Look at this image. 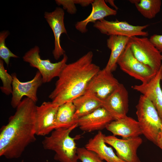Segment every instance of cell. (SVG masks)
<instances>
[{"mask_svg":"<svg viewBox=\"0 0 162 162\" xmlns=\"http://www.w3.org/2000/svg\"><path fill=\"white\" fill-rule=\"evenodd\" d=\"M134 57L157 72L162 65V55L146 37L129 38L127 44Z\"/></svg>","mask_w":162,"mask_h":162,"instance_id":"5","label":"cell"},{"mask_svg":"<svg viewBox=\"0 0 162 162\" xmlns=\"http://www.w3.org/2000/svg\"><path fill=\"white\" fill-rule=\"evenodd\" d=\"M40 52L39 47L36 46L25 53L22 57L23 60L29 63L31 67L38 69L44 83L49 82L55 77H58L67 64L68 57L65 53L60 61L53 63L49 59L41 58Z\"/></svg>","mask_w":162,"mask_h":162,"instance_id":"6","label":"cell"},{"mask_svg":"<svg viewBox=\"0 0 162 162\" xmlns=\"http://www.w3.org/2000/svg\"><path fill=\"white\" fill-rule=\"evenodd\" d=\"M104 140L115 149L117 156L125 162H141L137 154V149L142 142L140 136L121 139L113 135H105Z\"/></svg>","mask_w":162,"mask_h":162,"instance_id":"11","label":"cell"},{"mask_svg":"<svg viewBox=\"0 0 162 162\" xmlns=\"http://www.w3.org/2000/svg\"><path fill=\"white\" fill-rule=\"evenodd\" d=\"M94 1L93 0H74L75 4H79L82 7L88 6Z\"/></svg>","mask_w":162,"mask_h":162,"instance_id":"29","label":"cell"},{"mask_svg":"<svg viewBox=\"0 0 162 162\" xmlns=\"http://www.w3.org/2000/svg\"><path fill=\"white\" fill-rule=\"evenodd\" d=\"M136 113L142 134L156 144L157 139L162 130V122L152 102L141 95L136 106Z\"/></svg>","mask_w":162,"mask_h":162,"instance_id":"4","label":"cell"},{"mask_svg":"<svg viewBox=\"0 0 162 162\" xmlns=\"http://www.w3.org/2000/svg\"><path fill=\"white\" fill-rule=\"evenodd\" d=\"M75 112V107L72 101L59 106L55 117V129L69 128L77 123V120L74 117Z\"/></svg>","mask_w":162,"mask_h":162,"instance_id":"22","label":"cell"},{"mask_svg":"<svg viewBox=\"0 0 162 162\" xmlns=\"http://www.w3.org/2000/svg\"><path fill=\"white\" fill-rule=\"evenodd\" d=\"M59 106L52 101H44L37 106L35 112L36 135L45 136L55 130L54 123Z\"/></svg>","mask_w":162,"mask_h":162,"instance_id":"13","label":"cell"},{"mask_svg":"<svg viewBox=\"0 0 162 162\" xmlns=\"http://www.w3.org/2000/svg\"><path fill=\"white\" fill-rule=\"evenodd\" d=\"M72 102L75 109L74 117L77 120L102 107L103 101L93 94L84 93Z\"/></svg>","mask_w":162,"mask_h":162,"instance_id":"21","label":"cell"},{"mask_svg":"<svg viewBox=\"0 0 162 162\" xmlns=\"http://www.w3.org/2000/svg\"><path fill=\"white\" fill-rule=\"evenodd\" d=\"M78 126L76 123L70 128L54 130L42 142L44 149L55 152L54 159L60 162H77V148L75 139L70 134Z\"/></svg>","mask_w":162,"mask_h":162,"instance_id":"3","label":"cell"},{"mask_svg":"<svg viewBox=\"0 0 162 162\" xmlns=\"http://www.w3.org/2000/svg\"><path fill=\"white\" fill-rule=\"evenodd\" d=\"M9 34L8 31H4L0 33V57L6 64H9L10 58H18L19 57L13 53L7 47L5 40Z\"/></svg>","mask_w":162,"mask_h":162,"instance_id":"25","label":"cell"},{"mask_svg":"<svg viewBox=\"0 0 162 162\" xmlns=\"http://www.w3.org/2000/svg\"><path fill=\"white\" fill-rule=\"evenodd\" d=\"M162 75V65L155 76L148 82L135 85L132 88L141 93L152 103L162 122V90L160 82Z\"/></svg>","mask_w":162,"mask_h":162,"instance_id":"14","label":"cell"},{"mask_svg":"<svg viewBox=\"0 0 162 162\" xmlns=\"http://www.w3.org/2000/svg\"><path fill=\"white\" fill-rule=\"evenodd\" d=\"M161 58H162V55ZM161 80L162 81V76H161Z\"/></svg>","mask_w":162,"mask_h":162,"instance_id":"32","label":"cell"},{"mask_svg":"<svg viewBox=\"0 0 162 162\" xmlns=\"http://www.w3.org/2000/svg\"><path fill=\"white\" fill-rule=\"evenodd\" d=\"M117 64L123 71L140 80L142 83L149 81L157 73L149 66L138 60L127 44L118 58Z\"/></svg>","mask_w":162,"mask_h":162,"instance_id":"7","label":"cell"},{"mask_svg":"<svg viewBox=\"0 0 162 162\" xmlns=\"http://www.w3.org/2000/svg\"><path fill=\"white\" fill-rule=\"evenodd\" d=\"M55 2L58 5H62L64 9L70 14H75L77 9L74 0H56Z\"/></svg>","mask_w":162,"mask_h":162,"instance_id":"27","label":"cell"},{"mask_svg":"<svg viewBox=\"0 0 162 162\" xmlns=\"http://www.w3.org/2000/svg\"><path fill=\"white\" fill-rule=\"evenodd\" d=\"M119 84L112 72L104 68L100 69L92 78L84 93L93 94L103 101Z\"/></svg>","mask_w":162,"mask_h":162,"instance_id":"10","label":"cell"},{"mask_svg":"<svg viewBox=\"0 0 162 162\" xmlns=\"http://www.w3.org/2000/svg\"><path fill=\"white\" fill-rule=\"evenodd\" d=\"M135 4L138 11L144 17L152 19L160 11L162 4L161 0H130Z\"/></svg>","mask_w":162,"mask_h":162,"instance_id":"23","label":"cell"},{"mask_svg":"<svg viewBox=\"0 0 162 162\" xmlns=\"http://www.w3.org/2000/svg\"><path fill=\"white\" fill-rule=\"evenodd\" d=\"M105 2H108L110 5H111L112 6L115 8L116 10L118 9V7L114 4L113 0H105Z\"/></svg>","mask_w":162,"mask_h":162,"instance_id":"31","label":"cell"},{"mask_svg":"<svg viewBox=\"0 0 162 162\" xmlns=\"http://www.w3.org/2000/svg\"><path fill=\"white\" fill-rule=\"evenodd\" d=\"M36 103L24 98L0 131V156L8 159L20 157L26 148L36 140Z\"/></svg>","mask_w":162,"mask_h":162,"instance_id":"1","label":"cell"},{"mask_svg":"<svg viewBox=\"0 0 162 162\" xmlns=\"http://www.w3.org/2000/svg\"><path fill=\"white\" fill-rule=\"evenodd\" d=\"M149 26H134L126 21H109L104 19L94 23L93 26L101 33L108 35H116L130 38L134 36L146 37L147 32L143 31Z\"/></svg>","mask_w":162,"mask_h":162,"instance_id":"8","label":"cell"},{"mask_svg":"<svg viewBox=\"0 0 162 162\" xmlns=\"http://www.w3.org/2000/svg\"><path fill=\"white\" fill-rule=\"evenodd\" d=\"M64 14L63 9L60 7L56 8L52 12H45L44 14V17L54 34V48L52 54L56 60H58L65 52L60 43L62 34H67L64 22Z\"/></svg>","mask_w":162,"mask_h":162,"instance_id":"15","label":"cell"},{"mask_svg":"<svg viewBox=\"0 0 162 162\" xmlns=\"http://www.w3.org/2000/svg\"><path fill=\"white\" fill-rule=\"evenodd\" d=\"M91 4L92 8L90 14L86 19L77 22L75 25L76 28L82 33L87 32V26L89 23H94L106 16H115L117 14L116 11L109 7L104 0H94Z\"/></svg>","mask_w":162,"mask_h":162,"instance_id":"18","label":"cell"},{"mask_svg":"<svg viewBox=\"0 0 162 162\" xmlns=\"http://www.w3.org/2000/svg\"><path fill=\"white\" fill-rule=\"evenodd\" d=\"M105 135L99 131L88 140L85 147L95 152L101 159L106 162H125L115 154L112 148L106 145L104 140Z\"/></svg>","mask_w":162,"mask_h":162,"instance_id":"19","label":"cell"},{"mask_svg":"<svg viewBox=\"0 0 162 162\" xmlns=\"http://www.w3.org/2000/svg\"><path fill=\"white\" fill-rule=\"evenodd\" d=\"M149 39L156 48L162 54V34H154Z\"/></svg>","mask_w":162,"mask_h":162,"instance_id":"28","label":"cell"},{"mask_svg":"<svg viewBox=\"0 0 162 162\" xmlns=\"http://www.w3.org/2000/svg\"><path fill=\"white\" fill-rule=\"evenodd\" d=\"M114 120L113 117L103 107L82 117L77 120L78 126L80 130L87 132L100 130Z\"/></svg>","mask_w":162,"mask_h":162,"instance_id":"16","label":"cell"},{"mask_svg":"<svg viewBox=\"0 0 162 162\" xmlns=\"http://www.w3.org/2000/svg\"><path fill=\"white\" fill-rule=\"evenodd\" d=\"M76 153L78 159L82 162H105L95 152L85 147L77 148Z\"/></svg>","mask_w":162,"mask_h":162,"instance_id":"26","label":"cell"},{"mask_svg":"<svg viewBox=\"0 0 162 162\" xmlns=\"http://www.w3.org/2000/svg\"><path fill=\"white\" fill-rule=\"evenodd\" d=\"M106 128L113 135L120 136L123 139L137 137L142 134L138 122L127 116L112 121Z\"/></svg>","mask_w":162,"mask_h":162,"instance_id":"17","label":"cell"},{"mask_svg":"<svg viewBox=\"0 0 162 162\" xmlns=\"http://www.w3.org/2000/svg\"><path fill=\"white\" fill-rule=\"evenodd\" d=\"M21 162H24V161L23 160H22Z\"/></svg>","mask_w":162,"mask_h":162,"instance_id":"33","label":"cell"},{"mask_svg":"<svg viewBox=\"0 0 162 162\" xmlns=\"http://www.w3.org/2000/svg\"><path fill=\"white\" fill-rule=\"evenodd\" d=\"M156 145L162 150V130L158 136Z\"/></svg>","mask_w":162,"mask_h":162,"instance_id":"30","label":"cell"},{"mask_svg":"<svg viewBox=\"0 0 162 162\" xmlns=\"http://www.w3.org/2000/svg\"><path fill=\"white\" fill-rule=\"evenodd\" d=\"M0 78L2 83V86L0 87L2 92L7 95L12 94L13 78L5 69L4 61L1 59H0Z\"/></svg>","mask_w":162,"mask_h":162,"instance_id":"24","label":"cell"},{"mask_svg":"<svg viewBox=\"0 0 162 162\" xmlns=\"http://www.w3.org/2000/svg\"><path fill=\"white\" fill-rule=\"evenodd\" d=\"M102 107L114 120L127 116L129 107L128 94L123 84L120 83L117 88L103 101Z\"/></svg>","mask_w":162,"mask_h":162,"instance_id":"12","label":"cell"},{"mask_svg":"<svg viewBox=\"0 0 162 162\" xmlns=\"http://www.w3.org/2000/svg\"><path fill=\"white\" fill-rule=\"evenodd\" d=\"M12 97L10 104L14 108L17 107L26 96L35 103L38 100L37 92L38 88L44 83L41 75L37 71L32 79L26 82H22L17 78L16 74L13 73Z\"/></svg>","mask_w":162,"mask_h":162,"instance_id":"9","label":"cell"},{"mask_svg":"<svg viewBox=\"0 0 162 162\" xmlns=\"http://www.w3.org/2000/svg\"><path fill=\"white\" fill-rule=\"evenodd\" d=\"M129 38L125 36L111 35L107 40V46L111 52L105 68L106 70L112 72L116 70L118 60L124 50Z\"/></svg>","mask_w":162,"mask_h":162,"instance_id":"20","label":"cell"},{"mask_svg":"<svg viewBox=\"0 0 162 162\" xmlns=\"http://www.w3.org/2000/svg\"><path fill=\"white\" fill-rule=\"evenodd\" d=\"M93 56L90 51L76 61L67 64L49 96L54 104L59 106L84 94L90 80L100 70L93 63Z\"/></svg>","mask_w":162,"mask_h":162,"instance_id":"2","label":"cell"}]
</instances>
